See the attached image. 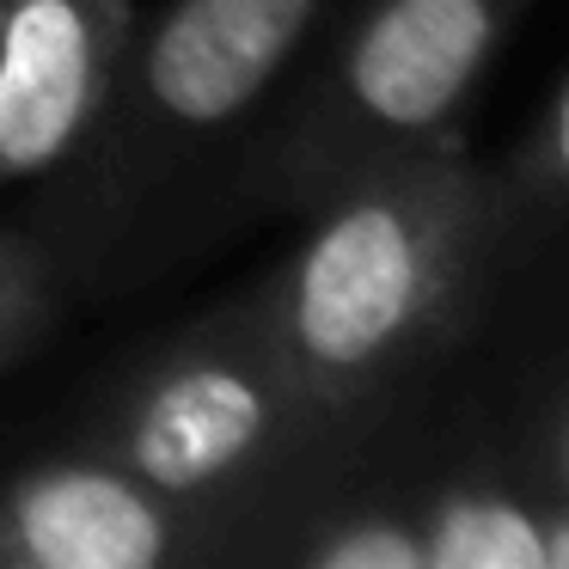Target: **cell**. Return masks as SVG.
Here are the masks:
<instances>
[{"label": "cell", "instance_id": "obj_6", "mask_svg": "<svg viewBox=\"0 0 569 569\" xmlns=\"http://www.w3.org/2000/svg\"><path fill=\"white\" fill-rule=\"evenodd\" d=\"M0 569H221V539L178 496L62 441L0 478Z\"/></svg>", "mask_w": 569, "mask_h": 569}, {"label": "cell", "instance_id": "obj_1", "mask_svg": "<svg viewBox=\"0 0 569 569\" xmlns=\"http://www.w3.org/2000/svg\"><path fill=\"white\" fill-rule=\"evenodd\" d=\"M343 0H172L141 19L104 111L19 214L68 300L136 295L233 233L270 99Z\"/></svg>", "mask_w": 569, "mask_h": 569}, {"label": "cell", "instance_id": "obj_2", "mask_svg": "<svg viewBox=\"0 0 569 569\" xmlns=\"http://www.w3.org/2000/svg\"><path fill=\"white\" fill-rule=\"evenodd\" d=\"M295 221L251 295L300 386L337 417L373 422L466 325L490 251L483 166L453 129L361 166Z\"/></svg>", "mask_w": 569, "mask_h": 569}, {"label": "cell", "instance_id": "obj_5", "mask_svg": "<svg viewBox=\"0 0 569 569\" xmlns=\"http://www.w3.org/2000/svg\"><path fill=\"white\" fill-rule=\"evenodd\" d=\"M368 429L417 496L471 483L545 515L569 502V221L483 251L453 343Z\"/></svg>", "mask_w": 569, "mask_h": 569}, {"label": "cell", "instance_id": "obj_7", "mask_svg": "<svg viewBox=\"0 0 569 569\" xmlns=\"http://www.w3.org/2000/svg\"><path fill=\"white\" fill-rule=\"evenodd\" d=\"M136 0H0V190L43 184L136 43Z\"/></svg>", "mask_w": 569, "mask_h": 569}, {"label": "cell", "instance_id": "obj_4", "mask_svg": "<svg viewBox=\"0 0 569 569\" xmlns=\"http://www.w3.org/2000/svg\"><path fill=\"white\" fill-rule=\"evenodd\" d=\"M527 0H343L270 99L233 221L300 214L361 166L453 136Z\"/></svg>", "mask_w": 569, "mask_h": 569}, {"label": "cell", "instance_id": "obj_9", "mask_svg": "<svg viewBox=\"0 0 569 569\" xmlns=\"http://www.w3.org/2000/svg\"><path fill=\"white\" fill-rule=\"evenodd\" d=\"M68 312V295L56 282L43 246L19 221H0V373L38 356Z\"/></svg>", "mask_w": 569, "mask_h": 569}, {"label": "cell", "instance_id": "obj_3", "mask_svg": "<svg viewBox=\"0 0 569 569\" xmlns=\"http://www.w3.org/2000/svg\"><path fill=\"white\" fill-rule=\"evenodd\" d=\"M356 429L361 422L325 410L300 386L246 282L202 319L148 337L104 368L68 441L197 508L221 539V569H233L239 532Z\"/></svg>", "mask_w": 569, "mask_h": 569}, {"label": "cell", "instance_id": "obj_8", "mask_svg": "<svg viewBox=\"0 0 569 569\" xmlns=\"http://www.w3.org/2000/svg\"><path fill=\"white\" fill-rule=\"evenodd\" d=\"M483 190H490V246L569 221V74L527 136L496 166H483Z\"/></svg>", "mask_w": 569, "mask_h": 569}]
</instances>
